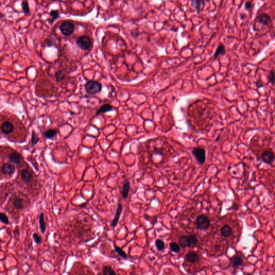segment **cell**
<instances>
[{
    "mask_svg": "<svg viewBox=\"0 0 275 275\" xmlns=\"http://www.w3.org/2000/svg\"><path fill=\"white\" fill-rule=\"evenodd\" d=\"M232 266L233 268H238L242 265L243 260L242 258L239 255H236L232 258Z\"/></svg>",
    "mask_w": 275,
    "mask_h": 275,
    "instance_id": "obj_18",
    "label": "cell"
},
{
    "mask_svg": "<svg viewBox=\"0 0 275 275\" xmlns=\"http://www.w3.org/2000/svg\"><path fill=\"white\" fill-rule=\"evenodd\" d=\"M33 238L34 240V242L36 244H40V243L42 242V238L39 235L38 233H34L32 235Z\"/></svg>",
    "mask_w": 275,
    "mask_h": 275,
    "instance_id": "obj_36",
    "label": "cell"
},
{
    "mask_svg": "<svg viewBox=\"0 0 275 275\" xmlns=\"http://www.w3.org/2000/svg\"><path fill=\"white\" fill-rule=\"evenodd\" d=\"M0 220L2 223H4L6 225H8L9 223V220L8 219V216L3 212L0 213Z\"/></svg>",
    "mask_w": 275,
    "mask_h": 275,
    "instance_id": "obj_35",
    "label": "cell"
},
{
    "mask_svg": "<svg viewBox=\"0 0 275 275\" xmlns=\"http://www.w3.org/2000/svg\"><path fill=\"white\" fill-rule=\"evenodd\" d=\"M178 242L180 246L183 248L186 247H190V241H189V236L187 235H182L178 239Z\"/></svg>",
    "mask_w": 275,
    "mask_h": 275,
    "instance_id": "obj_19",
    "label": "cell"
},
{
    "mask_svg": "<svg viewBox=\"0 0 275 275\" xmlns=\"http://www.w3.org/2000/svg\"><path fill=\"white\" fill-rule=\"evenodd\" d=\"M15 166L8 163H4L1 167V172L5 176H12L15 173Z\"/></svg>",
    "mask_w": 275,
    "mask_h": 275,
    "instance_id": "obj_6",
    "label": "cell"
},
{
    "mask_svg": "<svg viewBox=\"0 0 275 275\" xmlns=\"http://www.w3.org/2000/svg\"><path fill=\"white\" fill-rule=\"evenodd\" d=\"M247 275H251V274H249V273H248V274H247Z\"/></svg>",
    "mask_w": 275,
    "mask_h": 275,
    "instance_id": "obj_41",
    "label": "cell"
},
{
    "mask_svg": "<svg viewBox=\"0 0 275 275\" xmlns=\"http://www.w3.org/2000/svg\"><path fill=\"white\" fill-rule=\"evenodd\" d=\"M155 246L157 247V249L159 250V251H162V250H164V248H165V245H164V242L162 240H160V239H158V240L155 241Z\"/></svg>",
    "mask_w": 275,
    "mask_h": 275,
    "instance_id": "obj_28",
    "label": "cell"
},
{
    "mask_svg": "<svg viewBox=\"0 0 275 275\" xmlns=\"http://www.w3.org/2000/svg\"><path fill=\"white\" fill-rule=\"evenodd\" d=\"M75 26L71 22L65 21L61 24L60 30L65 36H69L74 31Z\"/></svg>",
    "mask_w": 275,
    "mask_h": 275,
    "instance_id": "obj_4",
    "label": "cell"
},
{
    "mask_svg": "<svg viewBox=\"0 0 275 275\" xmlns=\"http://www.w3.org/2000/svg\"><path fill=\"white\" fill-rule=\"evenodd\" d=\"M268 78L269 80V82L271 83L272 84L275 83V71L274 69H272L269 72Z\"/></svg>",
    "mask_w": 275,
    "mask_h": 275,
    "instance_id": "obj_30",
    "label": "cell"
},
{
    "mask_svg": "<svg viewBox=\"0 0 275 275\" xmlns=\"http://www.w3.org/2000/svg\"><path fill=\"white\" fill-rule=\"evenodd\" d=\"M252 7V2L247 1V2H246L245 6V9L247 10H250L251 9Z\"/></svg>",
    "mask_w": 275,
    "mask_h": 275,
    "instance_id": "obj_37",
    "label": "cell"
},
{
    "mask_svg": "<svg viewBox=\"0 0 275 275\" xmlns=\"http://www.w3.org/2000/svg\"><path fill=\"white\" fill-rule=\"evenodd\" d=\"M226 53L225 48L223 44H220L216 50L213 58L214 59H217L220 55H224Z\"/></svg>",
    "mask_w": 275,
    "mask_h": 275,
    "instance_id": "obj_22",
    "label": "cell"
},
{
    "mask_svg": "<svg viewBox=\"0 0 275 275\" xmlns=\"http://www.w3.org/2000/svg\"><path fill=\"white\" fill-rule=\"evenodd\" d=\"M45 43L47 47H51L56 45V40L53 37L51 36L46 39Z\"/></svg>",
    "mask_w": 275,
    "mask_h": 275,
    "instance_id": "obj_32",
    "label": "cell"
},
{
    "mask_svg": "<svg viewBox=\"0 0 275 275\" xmlns=\"http://www.w3.org/2000/svg\"><path fill=\"white\" fill-rule=\"evenodd\" d=\"M39 140V138L38 134L34 132V131H33L32 132V136H31V143L32 146H35L37 144Z\"/></svg>",
    "mask_w": 275,
    "mask_h": 275,
    "instance_id": "obj_27",
    "label": "cell"
},
{
    "mask_svg": "<svg viewBox=\"0 0 275 275\" xmlns=\"http://www.w3.org/2000/svg\"><path fill=\"white\" fill-rule=\"evenodd\" d=\"M8 159L12 162L16 164H19L21 162V155L17 152H14L8 156Z\"/></svg>",
    "mask_w": 275,
    "mask_h": 275,
    "instance_id": "obj_13",
    "label": "cell"
},
{
    "mask_svg": "<svg viewBox=\"0 0 275 275\" xmlns=\"http://www.w3.org/2000/svg\"><path fill=\"white\" fill-rule=\"evenodd\" d=\"M256 18L258 23L263 25H268L272 22L271 17L266 13H261L257 16Z\"/></svg>",
    "mask_w": 275,
    "mask_h": 275,
    "instance_id": "obj_9",
    "label": "cell"
},
{
    "mask_svg": "<svg viewBox=\"0 0 275 275\" xmlns=\"http://www.w3.org/2000/svg\"><path fill=\"white\" fill-rule=\"evenodd\" d=\"M55 78L57 82H60L65 79V73L61 70H58L55 73Z\"/></svg>",
    "mask_w": 275,
    "mask_h": 275,
    "instance_id": "obj_24",
    "label": "cell"
},
{
    "mask_svg": "<svg viewBox=\"0 0 275 275\" xmlns=\"http://www.w3.org/2000/svg\"><path fill=\"white\" fill-rule=\"evenodd\" d=\"M86 92L90 95H95L101 92L102 86L101 83L95 81H89L85 84Z\"/></svg>",
    "mask_w": 275,
    "mask_h": 275,
    "instance_id": "obj_1",
    "label": "cell"
},
{
    "mask_svg": "<svg viewBox=\"0 0 275 275\" xmlns=\"http://www.w3.org/2000/svg\"><path fill=\"white\" fill-rule=\"evenodd\" d=\"M274 103H275V99H274Z\"/></svg>",
    "mask_w": 275,
    "mask_h": 275,
    "instance_id": "obj_42",
    "label": "cell"
},
{
    "mask_svg": "<svg viewBox=\"0 0 275 275\" xmlns=\"http://www.w3.org/2000/svg\"><path fill=\"white\" fill-rule=\"evenodd\" d=\"M21 176L22 180L26 183H29L32 178V175L31 174L30 172L25 169L22 170L21 172Z\"/></svg>",
    "mask_w": 275,
    "mask_h": 275,
    "instance_id": "obj_14",
    "label": "cell"
},
{
    "mask_svg": "<svg viewBox=\"0 0 275 275\" xmlns=\"http://www.w3.org/2000/svg\"><path fill=\"white\" fill-rule=\"evenodd\" d=\"M256 86L258 88H262L263 87V82L260 80H258L256 82Z\"/></svg>",
    "mask_w": 275,
    "mask_h": 275,
    "instance_id": "obj_38",
    "label": "cell"
},
{
    "mask_svg": "<svg viewBox=\"0 0 275 275\" xmlns=\"http://www.w3.org/2000/svg\"><path fill=\"white\" fill-rule=\"evenodd\" d=\"M39 224L40 231L42 234H44L46 231V222L44 219V214L43 213H41L39 216Z\"/></svg>",
    "mask_w": 275,
    "mask_h": 275,
    "instance_id": "obj_21",
    "label": "cell"
},
{
    "mask_svg": "<svg viewBox=\"0 0 275 275\" xmlns=\"http://www.w3.org/2000/svg\"><path fill=\"white\" fill-rule=\"evenodd\" d=\"M114 247H115V251L117 252V254H118L119 256H121L123 258H128L126 253L122 249V248H120V247L117 246L116 245H115Z\"/></svg>",
    "mask_w": 275,
    "mask_h": 275,
    "instance_id": "obj_34",
    "label": "cell"
},
{
    "mask_svg": "<svg viewBox=\"0 0 275 275\" xmlns=\"http://www.w3.org/2000/svg\"><path fill=\"white\" fill-rule=\"evenodd\" d=\"M122 205L121 203H118L117 208L116 212V214H115V218L113 219L112 221L111 222V226L112 228H115L116 227L118 222H119V220L120 218V215L122 214Z\"/></svg>",
    "mask_w": 275,
    "mask_h": 275,
    "instance_id": "obj_10",
    "label": "cell"
},
{
    "mask_svg": "<svg viewBox=\"0 0 275 275\" xmlns=\"http://www.w3.org/2000/svg\"><path fill=\"white\" fill-rule=\"evenodd\" d=\"M220 232L223 237L228 238L232 235L233 229L229 225H225L222 227V228L220 229Z\"/></svg>",
    "mask_w": 275,
    "mask_h": 275,
    "instance_id": "obj_16",
    "label": "cell"
},
{
    "mask_svg": "<svg viewBox=\"0 0 275 275\" xmlns=\"http://www.w3.org/2000/svg\"><path fill=\"white\" fill-rule=\"evenodd\" d=\"M114 109L112 105L109 104H105L101 106L96 111V115H98L101 113H104L111 111Z\"/></svg>",
    "mask_w": 275,
    "mask_h": 275,
    "instance_id": "obj_20",
    "label": "cell"
},
{
    "mask_svg": "<svg viewBox=\"0 0 275 275\" xmlns=\"http://www.w3.org/2000/svg\"><path fill=\"white\" fill-rule=\"evenodd\" d=\"M202 3H204V1H192L191 2V5L195 8V9L197 10L198 13H199V12L200 11L201 4H202Z\"/></svg>",
    "mask_w": 275,
    "mask_h": 275,
    "instance_id": "obj_31",
    "label": "cell"
},
{
    "mask_svg": "<svg viewBox=\"0 0 275 275\" xmlns=\"http://www.w3.org/2000/svg\"><path fill=\"white\" fill-rule=\"evenodd\" d=\"M185 260L188 262H190L191 263H195L196 262H198L199 260V256L197 253L195 252H191L188 253L185 256Z\"/></svg>",
    "mask_w": 275,
    "mask_h": 275,
    "instance_id": "obj_12",
    "label": "cell"
},
{
    "mask_svg": "<svg viewBox=\"0 0 275 275\" xmlns=\"http://www.w3.org/2000/svg\"><path fill=\"white\" fill-rule=\"evenodd\" d=\"M14 130V126L12 122L9 121H5L2 122V125L1 126V130L2 133L5 135H8L12 133Z\"/></svg>",
    "mask_w": 275,
    "mask_h": 275,
    "instance_id": "obj_8",
    "label": "cell"
},
{
    "mask_svg": "<svg viewBox=\"0 0 275 275\" xmlns=\"http://www.w3.org/2000/svg\"><path fill=\"white\" fill-rule=\"evenodd\" d=\"M169 247H170V249L172 252H175V253L180 252V245H178V244L177 243L171 242L169 244Z\"/></svg>",
    "mask_w": 275,
    "mask_h": 275,
    "instance_id": "obj_33",
    "label": "cell"
},
{
    "mask_svg": "<svg viewBox=\"0 0 275 275\" xmlns=\"http://www.w3.org/2000/svg\"><path fill=\"white\" fill-rule=\"evenodd\" d=\"M190 241V247H195L198 243V239L195 235H190L189 236Z\"/></svg>",
    "mask_w": 275,
    "mask_h": 275,
    "instance_id": "obj_26",
    "label": "cell"
},
{
    "mask_svg": "<svg viewBox=\"0 0 275 275\" xmlns=\"http://www.w3.org/2000/svg\"><path fill=\"white\" fill-rule=\"evenodd\" d=\"M196 224L198 229L205 230L208 229L209 227L210 224V220L206 216L202 214L197 217L196 220Z\"/></svg>",
    "mask_w": 275,
    "mask_h": 275,
    "instance_id": "obj_3",
    "label": "cell"
},
{
    "mask_svg": "<svg viewBox=\"0 0 275 275\" xmlns=\"http://www.w3.org/2000/svg\"><path fill=\"white\" fill-rule=\"evenodd\" d=\"M58 131L54 128H50L46 130L42 133V136L47 139H53L54 137L57 134Z\"/></svg>",
    "mask_w": 275,
    "mask_h": 275,
    "instance_id": "obj_15",
    "label": "cell"
},
{
    "mask_svg": "<svg viewBox=\"0 0 275 275\" xmlns=\"http://www.w3.org/2000/svg\"><path fill=\"white\" fill-rule=\"evenodd\" d=\"M192 153L197 160L199 164L203 165L206 161V151L205 149L201 147L193 148Z\"/></svg>",
    "mask_w": 275,
    "mask_h": 275,
    "instance_id": "obj_2",
    "label": "cell"
},
{
    "mask_svg": "<svg viewBox=\"0 0 275 275\" xmlns=\"http://www.w3.org/2000/svg\"><path fill=\"white\" fill-rule=\"evenodd\" d=\"M261 158L263 162L271 165L275 159V154L271 151H264L262 153Z\"/></svg>",
    "mask_w": 275,
    "mask_h": 275,
    "instance_id": "obj_7",
    "label": "cell"
},
{
    "mask_svg": "<svg viewBox=\"0 0 275 275\" xmlns=\"http://www.w3.org/2000/svg\"><path fill=\"white\" fill-rule=\"evenodd\" d=\"M12 204L13 206L17 210H22L24 208V204L23 203V199L17 197L16 196H13L12 199Z\"/></svg>",
    "mask_w": 275,
    "mask_h": 275,
    "instance_id": "obj_17",
    "label": "cell"
},
{
    "mask_svg": "<svg viewBox=\"0 0 275 275\" xmlns=\"http://www.w3.org/2000/svg\"><path fill=\"white\" fill-rule=\"evenodd\" d=\"M50 23H53L56 19H57L59 17V12L58 10H51L50 12Z\"/></svg>",
    "mask_w": 275,
    "mask_h": 275,
    "instance_id": "obj_23",
    "label": "cell"
},
{
    "mask_svg": "<svg viewBox=\"0 0 275 275\" xmlns=\"http://www.w3.org/2000/svg\"><path fill=\"white\" fill-rule=\"evenodd\" d=\"M77 45L82 50H87L90 48L92 41L88 37L81 36L79 37L77 40Z\"/></svg>",
    "mask_w": 275,
    "mask_h": 275,
    "instance_id": "obj_5",
    "label": "cell"
},
{
    "mask_svg": "<svg viewBox=\"0 0 275 275\" xmlns=\"http://www.w3.org/2000/svg\"><path fill=\"white\" fill-rule=\"evenodd\" d=\"M21 6L24 13H25L26 15H29L30 9H29V5L28 2L27 1H23L22 2Z\"/></svg>",
    "mask_w": 275,
    "mask_h": 275,
    "instance_id": "obj_29",
    "label": "cell"
},
{
    "mask_svg": "<svg viewBox=\"0 0 275 275\" xmlns=\"http://www.w3.org/2000/svg\"><path fill=\"white\" fill-rule=\"evenodd\" d=\"M130 180L126 178L123 182L122 183V198H127L129 194V191L130 190Z\"/></svg>",
    "mask_w": 275,
    "mask_h": 275,
    "instance_id": "obj_11",
    "label": "cell"
},
{
    "mask_svg": "<svg viewBox=\"0 0 275 275\" xmlns=\"http://www.w3.org/2000/svg\"><path fill=\"white\" fill-rule=\"evenodd\" d=\"M220 138V136H218V137L217 138V139H216V142H218V141H219V140Z\"/></svg>",
    "mask_w": 275,
    "mask_h": 275,
    "instance_id": "obj_40",
    "label": "cell"
},
{
    "mask_svg": "<svg viewBox=\"0 0 275 275\" xmlns=\"http://www.w3.org/2000/svg\"><path fill=\"white\" fill-rule=\"evenodd\" d=\"M245 15L244 13H241L240 14V18L241 19L243 20V19L245 18Z\"/></svg>",
    "mask_w": 275,
    "mask_h": 275,
    "instance_id": "obj_39",
    "label": "cell"
},
{
    "mask_svg": "<svg viewBox=\"0 0 275 275\" xmlns=\"http://www.w3.org/2000/svg\"><path fill=\"white\" fill-rule=\"evenodd\" d=\"M103 275H116V272L110 266H105L103 268Z\"/></svg>",
    "mask_w": 275,
    "mask_h": 275,
    "instance_id": "obj_25",
    "label": "cell"
}]
</instances>
